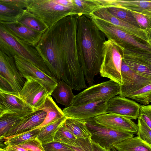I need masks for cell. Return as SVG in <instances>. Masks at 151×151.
I'll return each mask as SVG.
<instances>
[{
    "label": "cell",
    "instance_id": "4",
    "mask_svg": "<svg viewBox=\"0 0 151 151\" xmlns=\"http://www.w3.org/2000/svg\"><path fill=\"white\" fill-rule=\"evenodd\" d=\"M0 50L9 57L20 56L29 60L48 76L51 73L35 47L10 34L0 24Z\"/></svg>",
    "mask_w": 151,
    "mask_h": 151
},
{
    "label": "cell",
    "instance_id": "23",
    "mask_svg": "<svg viewBox=\"0 0 151 151\" xmlns=\"http://www.w3.org/2000/svg\"><path fill=\"white\" fill-rule=\"evenodd\" d=\"M63 125L76 138L91 139V134L86 126V120L66 117Z\"/></svg>",
    "mask_w": 151,
    "mask_h": 151
},
{
    "label": "cell",
    "instance_id": "38",
    "mask_svg": "<svg viewBox=\"0 0 151 151\" xmlns=\"http://www.w3.org/2000/svg\"><path fill=\"white\" fill-rule=\"evenodd\" d=\"M42 145L45 151H74L66 144L55 141Z\"/></svg>",
    "mask_w": 151,
    "mask_h": 151
},
{
    "label": "cell",
    "instance_id": "41",
    "mask_svg": "<svg viewBox=\"0 0 151 151\" xmlns=\"http://www.w3.org/2000/svg\"><path fill=\"white\" fill-rule=\"evenodd\" d=\"M0 90L7 92L14 91L8 83L0 77Z\"/></svg>",
    "mask_w": 151,
    "mask_h": 151
},
{
    "label": "cell",
    "instance_id": "22",
    "mask_svg": "<svg viewBox=\"0 0 151 151\" xmlns=\"http://www.w3.org/2000/svg\"><path fill=\"white\" fill-rule=\"evenodd\" d=\"M58 83L51 96L58 103L65 106V108L71 106L75 96L72 88L63 80L58 81Z\"/></svg>",
    "mask_w": 151,
    "mask_h": 151
},
{
    "label": "cell",
    "instance_id": "21",
    "mask_svg": "<svg viewBox=\"0 0 151 151\" xmlns=\"http://www.w3.org/2000/svg\"><path fill=\"white\" fill-rule=\"evenodd\" d=\"M105 6L120 7L151 17V0H105Z\"/></svg>",
    "mask_w": 151,
    "mask_h": 151
},
{
    "label": "cell",
    "instance_id": "16",
    "mask_svg": "<svg viewBox=\"0 0 151 151\" xmlns=\"http://www.w3.org/2000/svg\"><path fill=\"white\" fill-rule=\"evenodd\" d=\"M91 16L108 22L122 30L150 44L145 31L115 17L106 7L99 8L93 12Z\"/></svg>",
    "mask_w": 151,
    "mask_h": 151
},
{
    "label": "cell",
    "instance_id": "46",
    "mask_svg": "<svg viewBox=\"0 0 151 151\" xmlns=\"http://www.w3.org/2000/svg\"><path fill=\"white\" fill-rule=\"evenodd\" d=\"M0 151H8L5 149L1 148L0 149Z\"/></svg>",
    "mask_w": 151,
    "mask_h": 151
},
{
    "label": "cell",
    "instance_id": "20",
    "mask_svg": "<svg viewBox=\"0 0 151 151\" xmlns=\"http://www.w3.org/2000/svg\"><path fill=\"white\" fill-rule=\"evenodd\" d=\"M47 113L42 110H39L24 118L22 122L1 138L5 139L28 132L39 126L43 122Z\"/></svg>",
    "mask_w": 151,
    "mask_h": 151
},
{
    "label": "cell",
    "instance_id": "32",
    "mask_svg": "<svg viewBox=\"0 0 151 151\" xmlns=\"http://www.w3.org/2000/svg\"><path fill=\"white\" fill-rule=\"evenodd\" d=\"M127 98L134 100L144 105L151 103V83L131 93Z\"/></svg>",
    "mask_w": 151,
    "mask_h": 151
},
{
    "label": "cell",
    "instance_id": "24",
    "mask_svg": "<svg viewBox=\"0 0 151 151\" xmlns=\"http://www.w3.org/2000/svg\"><path fill=\"white\" fill-rule=\"evenodd\" d=\"M114 147L117 151H151V145L137 136L122 141Z\"/></svg>",
    "mask_w": 151,
    "mask_h": 151
},
{
    "label": "cell",
    "instance_id": "17",
    "mask_svg": "<svg viewBox=\"0 0 151 151\" xmlns=\"http://www.w3.org/2000/svg\"><path fill=\"white\" fill-rule=\"evenodd\" d=\"M93 119L97 124L113 130L137 134V124L131 120L122 116L108 113L97 116Z\"/></svg>",
    "mask_w": 151,
    "mask_h": 151
},
{
    "label": "cell",
    "instance_id": "2",
    "mask_svg": "<svg viewBox=\"0 0 151 151\" xmlns=\"http://www.w3.org/2000/svg\"><path fill=\"white\" fill-rule=\"evenodd\" d=\"M77 42L79 62L89 86L94 85L95 76L99 73L103 60L104 33L91 16H78Z\"/></svg>",
    "mask_w": 151,
    "mask_h": 151
},
{
    "label": "cell",
    "instance_id": "1",
    "mask_svg": "<svg viewBox=\"0 0 151 151\" xmlns=\"http://www.w3.org/2000/svg\"><path fill=\"white\" fill-rule=\"evenodd\" d=\"M79 16H68L55 23L43 34L35 47L52 76L77 91L86 86L77 49Z\"/></svg>",
    "mask_w": 151,
    "mask_h": 151
},
{
    "label": "cell",
    "instance_id": "10",
    "mask_svg": "<svg viewBox=\"0 0 151 151\" xmlns=\"http://www.w3.org/2000/svg\"><path fill=\"white\" fill-rule=\"evenodd\" d=\"M34 112L18 93L0 90V116L11 114L24 118Z\"/></svg>",
    "mask_w": 151,
    "mask_h": 151
},
{
    "label": "cell",
    "instance_id": "19",
    "mask_svg": "<svg viewBox=\"0 0 151 151\" xmlns=\"http://www.w3.org/2000/svg\"><path fill=\"white\" fill-rule=\"evenodd\" d=\"M27 5V0H0V22H17Z\"/></svg>",
    "mask_w": 151,
    "mask_h": 151
},
{
    "label": "cell",
    "instance_id": "12",
    "mask_svg": "<svg viewBox=\"0 0 151 151\" xmlns=\"http://www.w3.org/2000/svg\"><path fill=\"white\" fill-rule=\"evenodd\" d=\"M108 101L103 99L70 106L64 108L63 111L66 117L86 120L106 113Z\"/></svg>",
    "mask_w": 151,
    "mask_h": 151
},
{
    "label": "cell",
    "instance_id": "14",
    "mask_svg": "<svg viewBox=\"0 0 151 151\" xmlns=\"http://www.w3.org/2000/svg\"><path fill=\"white\" fill-rule=\"evenodd\" d=\"M0 77L5 79L14 92L18 93L25 81L16 65L14 58L0 50Z\"/></svg>",
    "mask_w": 151,
    "mask_h": 151
},
{
    "label": "cell",
    "instance_id": "28",
    "mask_svg": "<svg viewBox=\"0 0 151 151\" xmlns=\"http://www.w3.org/2000/svg\"><path fill=\"white\" fill-rule=\"evenodd\" d=\"M122 55L139 62L151 68V53L133 48L122 49Z\"/></svg>",
    "mask_w": 151,
    "mask_h": 151
},
{
    "label": "cell",
    "instance_id": "18",
    "mask_svg": "<svg viewBox=\"0 0 151 151\" xmlns=\"http://www.w3.org/2000/svg\"><path fill=\"white\" fill-rule=\"evenodd\" d=\"M0 24L11 35L34 47L37 45L43 34L31 29L17 22H0Z\"/></svg>",
    "mask_w": 151,
    "mask_h": 151
},
{
    "label": "cell",
    "instance_id": "44",
    "mask_svg": "<svg viewBox=\"0 0 151 151\" xmlns=\"http://www.w3.org/2000/svg\"><path fill=\"white\" fill-rule=\"evenodd\" d=\"M150 43L151 45V28L146 32Z\"/></svg>",
    "mask_w": 151,
    "mask_h": 151
},
{
    "label": "cell",
    "instance_id": "36",
    "mask_svg": "<svg viewBox=\"0 0 151 151\" xmlns=\"http://www.w3.org/2000/svg\"><path fill=\"white\" fill-rule=\"evenodd\" d=\"M66 145L74 151H93L91 139H89L77 138L73 145Z\"/></svg>",
    "mask_w": 151,
    "mask_h": 151
},
{
    "label": "cell",
    "instance_id": "5",
    "mask_svg": "<svg viewBox=\"0 0 151 151\" xmlns=\"http://www.w3.org/2000/svg\"><path fill=\"white\" fill-rule=\"evenodd\" d=\"M98 27L108 40H110L122 49L133 48L151 53V45L128 33L108 22L91 17Z\"/></svg>",
    "mask_w": 151,
    "mask_h": 151
},
{
    "label": "cell",
    "instance_id": "43",
    "mask_svg": "<svg viewBox=\"0 0 151 151\" xmlns=\"http://www.w3.org/2000/svg\"><path fill=\"white\" fill-rule=\"evenodd\" d=\"M93 151H109L101 146L98 143L94 142L91 140Z\"/></svg>",
    "mask_w": 151,
    "mask_h": 151
},
{
    "label": "cell",
    "instance_id": "39",
    "mask_svg": "<svg viewBox=\"0 0 151 151\" xmlns=\"http://www.w3.org/2000/svg\"><path fill=\"white\" fill-rule=\"evenodd\" d=\"M17 146L29 151L45 150L42 144L37 138L29 140Z\"/></svg>",
    "mask_w": 151,
    "mask_h": 151
},
{
    "label": "cell",
    "instance_id": "37",
    "mask_svg": "<svg viewBox=\"0 0 151 151\" xmlns=\"http://www.w3.org/2000/svg\"><path fill=\"white\" fill-rule=\"evenodd\" d=\"M131 12L140 29L146 32L151 28V17L146 16L135 12Z\"/></svg>",
    "mask_w": 151,
    "mask_h": 151
},
{
    "label": "cell",
    "instance_id": "13",
    "mask_svg": "<svg viewBox=\"0 0 151 151\" xmlns=\"http://www.w3.org/2000/svg\"><path fill=\"white\" fill-rule=\"evenodd\" d=\"M121 74L122 84L119 96L127 98L131 93L151 83V77L141 75L132 70L122 60Z\"/></svg>",
    "mask_w": 151,
    "mask_h": 151
},
{
    "label": "cell",
    "instance_id": "33",
    "mask_svg": "<svg viewBox=\"0 0 151 151\" xmlns=\"http://www.w3.org/2000/svg\"><path fill=\"white\" fill-rule=\"evenodd\" d=\"M122 60L133 70L141 75L151 77V68L131 59L122 55Z\"/></svg>",
    "mask_w": 151,
    "mask_h": 151
},
{
    "label": "cell",
    "instance_id": "7",
    "mask_svg": "<svg viewBox=\"0 0 151 151\" xmlns=\"http://www.w3.org/2000/svg\"><path fill=\"white\" fill-rule=\"evenodd\" d=\"M91 140L108 151L116 144L134 137V134L109 129L97 123L93 118L86 120Z\"/></svg>",
    "mask_w": 151,
    "mask_h": 151
},
{
    "label": "cell",
    "instance_id": "9",
    "mask_svg": "<svg viewBox=\"0 0 151 151\" xmlns=\"http://www.w3.org/2000/svg\"><path fill=\"white\" fill-rule=\"evenodd\" d=\"M20 74L26 79L32 78L39 83L48 91L50 96L58 85V81L50 77L33 64L29 60L20 56L14 57Z\"/></svg>",
    "mask_w": 151,
    "mask_h": 151
},
{
    "label": "cell",
    "instance_id": "8",
    "mask_svg": "<svg viewBox=\"0 0 151 151\" xmlns=\"http://www.w3.org/2000/svg\"><path fill=\"white\" fill-rule=\"evenodd\" d=\"M120 92V85L110 80L93 85L75 96L71 106L103 99L108 100L119 95Z\"/></svg>",
    "mask_w": 151,
    "mask_h": 151
},
{
    "label": "cell",
    "instance_id": "27",
    "mask_svg": "<svg viewBox=\"0 0 151 151\" xmlns=\"http://www.w3.org/2000/svg\"><path fill=\"white\" fill-rule=\"evenodd\" d=\"M24 118L14 114H6L0 116V138L19 125Z\"/></svg>",
    "mask_w": 151,
    "mask_h": 151
},
{
    "label": "cell",
    "instance_id": "45",
    "mask_svg": "<svg viewBox=\"0 0 151 151\" xmlns=\"http://www.w3.org/2000/svg\"><path fill=\"white\" fill-rule=\"evenodd\" d=\"M109 151H117L114 148H113L112 149L110 150Z\"/></svg>",
    "mask_w": 151,
    "mask_h": 151
},
{
    "label": "cell",
    "instance_id": "35",
    "mask_svg": "<svg viewBox=\"0 0 151 151\" xmlns=\"http://www.w3.org/2000/svg\"><path fill=\"white\" fill-rule=\"evenodd\" d=\"M137 136L151 145V129L140 116L138 119Z\"/></svg>",
    "mask_w": 151,
    "mask_h": 151
},
{
    "label": "cell",
    "instance_id": "25",
    "mask_svg": "<svg viewBox=\"0 0 151 151\" xmlns=\"http://www.w3.org/2000/svg\"><path fill=\"white\" fill-rule=\"evenodd\" d=\"M66 118L64 117L40 129L36 138L42 144L54 141L57 131Z\"/></svg>",
    "mask_w": 151,
    "mask_h": 151
},
{
    "label": "cell",
    "instance_id": "11",
    "mask_svg": "<svg viewBox=\"0 0 151 151\" xmlns=\"http://www.w3.org/2000/svg\"><path fill=\"white\" fill-rule=\"evenodd\" d=\"M18 93L35 112L38 110L47 97L50 96L43 86L31 78L26 79L23 88Z\"/></svg>",
    "mask_w": 151,
    "mask_h": 151
},
{
    "label": "cell",
    "instance_id": "6",
    "mask_svg": "<svg viewBox=\"0 0 151 151\" xmlns=\"http://www.w3.org/2000/svg\"><path fill=\"white\" fill-rule=\"evenodd\" d=\"M122 49L112 40H106L104 44L103 60L99 72L101 76L122 85Z\"/></svg>",
    "mask_w": 151,
    "mask_h": 151
},
{
    "label": "cell",
    "instance_id": "40",
    "mask_svg": "<svg viewBox=\"0 0 151 151\" xmlns=\"http://www.w3.org/2000/svg\"><path fill=\"white\" fill-rule=\"evenodd\" d=\"M139 116L151 129V105H141Z\"/></svg>",
    "mask_w": 151,
    "mask_h": 151
},
{
    "label": "cell",
    "instance_id": "30",
    "mask_svg": "<svg viewBox=\"0 0 151 151\" xmlns=\"http://www.w3.org/2000/svg\"><path fill=\"white\" fill-rule=\"evenodd\" d=\"M40 129L31 130L21 134L12 137L5 140L4 144L6 146L18 145L29 140L36 138Z\"/></svg>",
    "mask_w": 151,
    "mask_h": 151
},
{
    "label": "cell",
    "instance_id": "26",
    "mask_svg": "<svg viewBox=\"0 0 151 151\" xmlns=\"http://www.w3.org/2000/svg\"><path fill=\"white\" fill-rule=\"evenodd\" d=\"M17 22L31 29L43 33L48 29L39 18L27 10L19 18Z\"/></svg>",
    "mask_w": 151,
    "mask_h": 151
},
{
    "label": "cell",
    "instance_id": "42",
    "mask_svg": "<svg viewBox=\"0 0 151 151\" xmlns=\"http://www.w3.org/2000/svg\"><path fill=\"white\" fill-rule=\"evenodd\" d=\"M4 149L8 151H29L17 145L6 146Z\"/></svg>",
    "mask_w": 151,
    "mask_h": 151
},
{
    "label": "cell",
    "instance_id": "3",
    "mask_svg": "<svg viewBox=\"0 0 151 151\" xmlns=\"http://www.w3.org/2000/svg\"><path fill=\"white\" fill-rule=\"evenodd\" d=\"M26 9L39 18L48 28L67 16L81 15L73 0H27Z\"/></svg>",
    "mask_w": 151,
    "mask_h": 151
},
{
    "label": "cell",
    "instance_id": "29",
    "mask_svg": "<svg viewBox=\"0 0 151 151\" xmlns=\"http://www.w3.org/2000/svg\"><path fill=\"white\" fill-rule=\"evenodd\" d=\"M107 8L109 12L115 17L140 28L130 11L114 6H110Z\"/></svg>",
    "mask_w": 151,
    "mask_h": 151
},
{
    "label": "cell",
    "instance_id": "31",
    "mask_svg": "<svg viewBox=\"0 0 151 151\" xmlns=\"http://www.w3.org/2000/svg\"><path fill=\"white\" fill-rule=\"evenodd\" d=\"M81 15L91 16L96 10L101 7L98 0H73Z\"/></svg>",
    "mask_w": 151,
    "mask_h": 151
},
{
    "label": "cell",
    "instance_id": "15",
    "mask_svg": "<svg viewBox=\"0 0 151 151\" xmlns=\"http://www.w3.org/2000/svg\"><path fill=\"white\" fill-rule=\"evenodd\" d=\"M140 106L135 101L125 97L116 96L108 101L106 113L131 120L136 119L139 116Z\"/></svg>",
    "mask_w": 151,
    "mask_h": 151
},
{
    "label": "cell",
    "instance_id": "34",
    "mask_svg": "<svg viewBox=\"0 0 151 151\" xmlns=\"http://www.w3.org/2000/svg\"><path fill=\"white\" fill-rule=\"evenodd\" d=\"M63 124L57 131L54 141L72 145L75 142L77 138L65 128Z\"/></svg>",
    "mask_w": 151,
    "mask_h": 151
}]
</instances>
